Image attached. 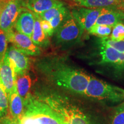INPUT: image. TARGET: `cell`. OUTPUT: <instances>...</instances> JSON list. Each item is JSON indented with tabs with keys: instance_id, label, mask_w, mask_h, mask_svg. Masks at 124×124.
Returning a JSON list of instances; mask_svg holds the SVG:
<instances>
[{
	"instance_id": "obj_6",
	"label": "cell",
	"mask_w": 124,
	"mask_h": 124,
	"mask_svg": "<svg viewBox=\"0 0 124 124\" xmlns=\"http://www.w3.org/2000/svg\"><path fill=\"white\" fill-rule=\"evenodd\" d=\"M24 9L23 0H0V29L7 35L13 31Z\"/></svg>"
},
{
	"instance_id": "obj_29",
	"label": "cell",
	"mask_w": 124,
	"mask_h": 124,
	"mask_svg": "<svg viewBox=\"0 0 124 124\" xmlns=\"http://www.w3.org/2000/svg\"><path fill=\"white\" fill-rule=\"evenodd\" d=\"M118 89L119 90H120L121 92L122 93V94H123V95L124 96V90L122 89H121V88H119V87H118Z\"/></svg>"
},
{
	"instance_id": "obj_17",
	"label": "cell",
	"mask_w": 124,
	"mask_h": 124,
	"mask_svg": "<svg viewBox=\"0 0 124 124\" xmlns=\"http://www.w3.org/2000/svg\"><path fill=\"white\" fill-rule=\"evenodd\" d=\"M34 15L35 18V24L31 39L36 46L40 48H46L50 45L49 38L46 35L41 28L39 15L36 13H34Z\"/></svg>"
},
{
	"instance_id": "obj_7",
	"label": "cell",
	"mask_w": 124,
	"mask_h": 124,
	"mask_svg": "<svg viewBox=\"0 0 124 124\" xmlns=\"http://www.w3.org/2000/svg\"><path fill=\"white\" fill-rule=\"evenodd\" d=\"M8 42L27 55L37 56L41 54V49L34 44L31 38L13 30L7 34Z\"/></svg>"
},
{
	"instance_id": "obj_24",
	"label": "cell",
	"mask_w": 124,
	"mask_h": 124,
	"mask_svg": "<svg viewBox=\"0 0 124 124\" xmlns=\"http://www.w3.org/2000/svg\"><path fill=\"white\" fill-rule=\"evenodd\" d=\"M110 39L114 41H122L124 40V24L123 23H119L113 27Z\"/></svg>"
},
{
	"instance_id": "obj_14",
	"label": "cell",
	"mask_w": 124,
	"mask_h": 124,
	"mask_svg": "<svg viewBox=\"0 0 124 124\" xmlns=\"http://www.w3.org/2000/svg\"><path fill=\"white\" fill-rule=\"evenodd\" d=\"M76 7L119 9L123 0H66Z\"/></svg>"
},
{
	"instance_id": "obj_23",
	"label": "cell",
	"mask_w": 124,
	"mask_h": 124,
	"mask_svg": "<svg viewBox=\"0 0 124 124\" xmlns=\"http://www.w3.org/2000/svg\"><path fill=\"white\" fill-rule=\"evenodd\" d=\"M101 44L106 45L113 47L120 52H124V40L122 41H114L107 38H101L100 40Z\"/></svg>"
},
{
	"instance_id": "obj_4",
	"label": "cell",
	"mask_w": 124,
	"mask_h": 124,
	"mask_svg": "<svg viewBox=\"0 0 124 124\" xmlns=\"http://www.w3.org/2000/svg\"><path fill=\"white\" fill-rule=\"evenodd\" d=\"M83 28L70 12L66 19L55 30L52 41L55 46H69L78 43L81 39Z\"/></svg>"
},
{
	"instance_id": "obj_12",
	"label": "cell",
	"mask_w": 124,
	"mask_h": 124,
	"mask_svg": "<svg viewBox=\"0 0 124 124\" xmlns=\"http://www.w3.org/2000/svg\"><path fill=\"white\" fill-rule=\"evenodd\" d=\"M124 22V12L118 9L102 8L95 24L104 25L114 27L119 23Z\"/></svg>"
},
{
	"instance_id": "obj_8",
	"label": "cell",
	"mask_w": 124,
	"mask_h": 124,
	"mask_svg": "<svg viewBox=\"0 0 124 124\" xmlns=\"http://www.w3.org/2000/svg\"><path fill=\"white\" fill-rule=\"evenodd\" d=\"M102 9L75 7L71 9V13L83 30L89 32L95 24L101 13Z\"/></svg>"
},
{
	"instance_id": "obj_10",
	"label": "cell",
	"mask_w": 124,
	"mask_h": 124,
	"mask_svg": "<svg viewBox=\"0 0 124 124\" xmlns=\"http://www.w3.org/2000/svg\"><path fill=\"white\" fill-rule=\"evenodd\" d=\"M35 20V15L33 12L24 8L18 16L14 28L17 32L31 38L33 31Z\"/></svg>"
},
{
	"instance_id": "obj_16",
	"label": "cell",
	"mask_w": 124,
	"mask_h": 124,
	"mask_svg": "<svg viewBox=\"0 0 124 124\" xmlns=\"http://www.w3.org/2000/svg\"><path fill=\"white\" fill-rule=\"evenodd\" d=\"M24 102L15 87L9 95V113L15 118L20 121L24 113Z\"/></svg>"
},
{
	"instance_id": "obj_13",
	"label": "cell",
	"mask_w": 124,
	"mask_h": 124,
	"mask_svg": "<svg viewBox=\"0 0 124 124\" xmlns=\"http://www.w3.org/2000/svg\"><path fill=\"white\" fill-rule=\"evenodd\" d=\"M64 5V3L60 0H23V5L25 8L38 15Z\"/></svg>"
},
{
	"instance_id": "obj_22",
	"label": "cell",
	"mask_w": 124,
	"mask_h": 124,
	"mask_svg": "<svg viewBox=\"0 0 124 124\" xmlns=\"http://www.w3.org/2000/svg\"><path fill=\"white\" fill-rule=\"evenodd\" d=\"M8 39L7 34L0 29V64L4 61L8 49Z\"/></svg>"
},
{
	"instance_id": "obj_3",
	"label": "cell",
	"mask_w": 124,
	"mask_h": 124,
	"mask_svg": "<svg viewBox=\"0 0 124 124\" xmlns=\"http://www.w3.org/2000/svg\"><path fill=\"white\" fill-rule=\"evenodd\" d=\"M24 107L20 124H63L50 107L32 94L24 101Z\"/></svg>"
},
{
	"instance_id": "obj_5",
	"label": "cell",
	"mask_w": 124,
	"mask_h": 124,
	"mask_svg": "<svg viewBox=\"0 0 124 124\" xmlns=\"http://www.w3.org/2000/svg\"><path fill=\"white\" fill-rule=\"evenodd\" d=\"M85 95L97 100L119 102L124 100L123 94L117 87L107 84L104 82L90 77Z\"/></svg>"
},
{
	"instance_id": "obj_15",
	"label": "cell",
	"mask_w": 124,
	"mask_h": 124,
	"mask_svg": "<svg viewBox=\"0 0 124 124\" xmlns=\"http://www.w3.org/2000/svg\"><path fill=\"white\" fill-rule=\"evenodd\" d=\"M16 77L13 69L5 57L4 61L0 64V80L5 87L8 95L16 87Z\"/></svg>"
},
{
	"instance_id": "obj_19",
	"label": "cell",
	"mask_w": 124,
	"mask_h": 124,
	"mask_svg": "<svg viewBox=\"0 0 124 124\" xmlns=\"http://www.w3.org/2000/svg\"><path fill=\"white\" fill-rule=\"evenodd\" d=\"M100 54L101 56V64H113L118 67L121 52L106 45L101 44Z\"/></svg>"
},
{
	"instance_id": "obj_26",
	"label": "cell",
	"mask_w": 124,
	"mask_h": 124,
	"mask_svg": "<svg viewBox=\"0 0 124 124\" xmlns=\"http://www.w3.org/2000/svg\"><path fill=\"white\" fill-rule=\"evenodd\" d=\"M40 24H41V28H42L43 30L46 33V35L49 38H52L54 32H55V29L52 27L51 23L47 20H43L40 18Z\"/></svg>"
},
{
	"instance_id": "obj_2",
	"label": "cell",
	"mask_w": 124,
	"mask_h": 124,
	"mask_svg": "<svg viewBox=\"0 0 124 124\" xmlns=\"http://www.w3.org/2000/svg\"><path fill=\"white\" fill-rule=\"evenodd\" d=\"M36 96L56 113L63 124H93L79 107L64 96L47 92L36 93Z\"/></svg>"
},
{
	"instance_id": "obj_21",
	"label": "cell",
	"mask_w": 124,
	"mask_h": 124,
	"mask_svg": "<svg viewBox=\"0 0 124 124\" xmlns=\"http://www.w3.org/2000/svg\"><path fill=\"white\" fill-rule=\"evenodd\" d=\"M112 28L104 25L94 24L88 32L91 35L97 36L101 38H107L112 32Z\"/></svg>"
},
{
	"instance_id": "obj_1",
	"label": "cell",
	"mask_w": 124,
	"mask_h": 124,
	"mask_svg": "<svg viewBox=\"0 0 124 124\" xmlns=\"http://www.w3.org/2000/svg\"><path fill=\"white\" fill-rule=\"evenodd\" d=\"M35 68L49 82L75 94H85L90 78L59 57L40 59L36 62Z\"/></svg>"
},
{
	"instance_id": "obj_25",
	"label": "cell",
	"mask_w": 124,
	"mask_h": 124,
	"mask_svg": "<svg viewBox=\"0 0 124 124\" xmlns=\"http://www.w3.org/2000/svg\"><path fill=\"white\" fill-rule=\"evenodd\" d=\"M111 124H124V102L117 107Z\"/></svg>"
},
{
	"instance_id": "obj_18",
	"label": "cell",
	"mask_w": 124,
	"mask_h": 124,
	"mask_svg": "<svg viewBox=\"0 0 124 124\" xmlns=\"http://www.w3.org/2000/svg\"><path fill=\"white\" fill-rule=\"evenodd\" d=\"M32 85V78L28 72L22 75H17L16 87L18 94L23 99V102L31 95L30 91Z\"/></svg>"
},
{
	"instance_id": "obj_9",
	"label": "cell",
	"mask_w": 124,
	"mask_h": 124,
	"mask_svg": "<svg viewBox=\"0 0 124 124\" xmlns=\"http://www.w3.org/2000/svg\"><path fill=\"white\" fill-rule=\"evenodd\" d=\"M5 58L17 75L28 72L30 67L29 59L13 45L8 48Z\"/></svg>"
},
{
	"instance_id": "obj_20",
	"label": "cell",
	"mask_w": 124,
	"mask_h": 124,
	"mask_svg": "<svg viewBox=\"0 0 124 124\" xmlns=\"http://www.w3.org/2000/svg\"><path fill=\"white\" fill-rule=\"evenodd\" d=\"M9 112V95L0 80V118L7 115Z\"/></svg>"
},
{
	"instance_id": "obj_27",
	"label": "cell",
	"mask_w": 124,
	"mask_h": 124,
	"mask_svg": "<svg viewBox=\"0 0 124 124\" xmlns=\"http://www.w3.org/2000/svg\"><path fill=\"white\" fill-rule=\"evenodd\" d=\"M0 124H20V121L15 118L10 113L5 116L0 118Z\"/></svg>"
},
{
	"instance_id": "obj_28",
	"label": "cell",
	"mask_w": 124,
	"mask_h": 124,
	"mask_svg": "<svg viewBox=\"0 0 124 124\" xmlns=\"http://www.w3.org/2000/svg\"><path fill=\"white\" fill-rule=\"evenodd\" d=\"M118 9H120V10H122V11L124 12V0H123L122 3L120 5V8H119Z\"/></svg>"
},
{
	"instance_id": "obj_11",
	"label": "cell",
	"mask_w": 124,
	"mask_h": 124,
	"mask_svg": "<svg viewBox=\"0 0 124 124\" xmlns=\"http://www.w3.org/2000/svg\"><path fill=\"white\" fill-rule=\"evenodd\" d=\"M70 12L71 10L64 5L51 8L39 15L41 19L48 21L55 30L64 21Z\"/></svg>"
}]
</instances>
